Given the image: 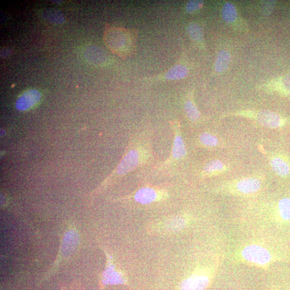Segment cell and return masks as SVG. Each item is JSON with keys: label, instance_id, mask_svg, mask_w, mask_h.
<instances>
[{"label": "cell", "instance_id": "cell-1", "mask_svg": "<svg viewBox=\"0 0 290 290\" xmlns=\"http://www.w3.org/2000/svg\"><path fill=\"white\" fill-rule=\"evenodd\" d=\"M104 40L111 52L122 58H126L134 52L136 46V32L125 28L106 26Z\"/></svg>", "mask_w": 290, "mask_h": 290}, {"label": "cell", "instance_id": "cell-2", "mask_svg": "<svg viewBox=\"0 0 290 290\" xmlns=\"http://www.w3.org/2000/svg\"><path fill=\"white\" fill-rule=\"evenodd\" d=\"M148 156V152L144 148L132 147L122 158L116 172L120 176H125L146 162Z\"/></svg>", "mask_w": 290, "mask_h": 290}, {"label": "cell", "instance_id": "cell-3", "mask_svg": "<svg viewBox=\"0 0 290 290\" xmlns=\"http://www.w3.org/2000/svg\"><path fill=\"white\" fill-rule=\"evenodd\" d=\"M214 276V270L208 268H201L181 282L180 290H206L211 284Z\"/></svg>", "mask_w": 290, "mask_h": 290}, {"label": "cell", "instance_id": "cell-4", "mask_svg": "<svg viewBox=\"0 0 290 290\" xmlns=\"http://www.w3.org/2000/svg\"><path fill=\"white\" fill-rule=\"evenodd\" d=\"M242 257L245 262L261 268L269 266L272 260L269 250L258 244L246 246L242 252Z\"/></svg>", "mask_w": 290, "mask_h": 290}, {"label": "cell", "instance_id": "cell-5", "mask_svg": "<svg viewBox=\"0 0 290 290\" xmlns=\"http://www.w3.org/2000/svg\"><path fill=\"white\" fill-rule=\"evenodd\" d=\"M261 188L260 181L254 178H246L226 185L224 192L241 196H249L258 192Z\"/></svg>", "mask_w": 290, "mask_h": 290}, {"label": "cell", "instance_id": "cell-6", "mask_svg": "<svg viewBox=\"0 0 290 290\" xmlns=\"http://www.w3.org/2000/svg\"><path fill=\"white\" fill-rule=\"evenodd\" d=\"M41 96L40 92L38 90H28L18 98L16 101V107L20 111L30 110L39 102Z\"/></svg>", "mask_w": 290, "mask_h": 290}, {"label": "cell", "instance_id": "cell-7", "mask_svg": "<svg viewBox=\"0 0 290 290\" xmlns=\"http://www.w3.org/2000/svg\"><path fill=\"white\" fill-rule=\"evenodd\" d=\"M172 127L175 132V137L172 145V158L175 160L182 158L186 154V149L180 134V126L178 122H174Z\"/></svg>", "mask_w": 290, "mask_h": 290}, {"label": "cell", "instance_id": "cell-8", "mask_svg": "<svg viewBox=\"0 0 290 290\" xmlns=\"http://www.w3.org/2000/svg\"><path fill=\"white\" fill-rule=\"evenodd\" d=\"M256 118L260 125L272 128H280L284 126V122L279 114L268 110L258 112Z\"/></svg>", "mask_w": 290, "mask_h": 290}, {"label": "cell", "instance_id": "cell-9", "mask_svg": "<svg viewBox=\"0 0 290 290\" xmlns=\"http://www.w3.org/2000/svg\"><path fill=\"white\" fill-rule=\"evenodd\" d=\"M135 200L142 204H149L162 198V192L154 188H144L138 192L134 196Z\"/></svg>", "mask_w": 290, "mask_h": 290}, {"label": "cell", "instance_id": "cell-10", "mask_svg": "<svg viewBox=\"0 0 290 290\" xmlns=\"http://www.w3.org/2000/svg\"><path fill=\"white\" fill-rule=\"evenodd\" d=\"M227 170V166L219 160H212L207 162L203 168L202 175L204 177H211L219 175Z\"/></svg>", "mask_w": 290, "mask_h": 290}, {"label": "cell", "instance_id": "cell-11", "mask_svg": "<svg viewBox=\"0 0 290 290\" xmlns=\"http://www.w3.org/2000/svg\"><path fill=\"white\" fill-rule=\"evenodd\" d=\"M272 170L280 176H286L290 172V166L284 158L280 157L273 158L270 161Z\"/></svg>", "mask_w": 290, "mask_h": 290}, {"label": "cell", "instance_id": "cell-12", "mask_svg": "<svg viewBox=\"0 0 290 290\" xmlns=\"http://www.w3.org/2000/svg\"><path fill=\"white\" fill-rule=\"evenodd\" d=\"M222 16L226 23L234 22L237 18V11L234 5L230 2L224 4L222 10Z\"/></svg>", "mask_w": 290, "mask_h": 290}, {"label": "cell", "instance_id": "cell-13", "mask_svg": "<svg viewBox=\"0 0 290 290\" xmlns=\"http://www.w3.org/2000/svg\"><path fill=\"white\" fill-rule=\"evenodd\" d=\"M230 60V54L226 50H222L218 55L215 63V70L218 72L226 70L229 64Z\"/></svg>", "mask_w": 290, "mask_h": 290}, {"label": "cell", "instance_id": "cell-14", "mask_svg": "<svg viewBox=\"0 0 290 290\" xmlns=\"http://www.w3.org/2000/svg\"><path fill=\"white\" fill-rule=\"evenodd\" d=\"M199 140L201 144L208 148H216L219 144L217 138L209 133H203L200 136Z\"/></svg>", "mask_w": 290, "mask_h": 290}, {"label": "cell", "instance_id": "cell-15", "mask_svg": "<svg viewBox=\"0 0 290 290\" xmlns=\"http://www.w3.org/2000/svg\"><path fill=\"white\" fill-rule=\"evenodd\" d=\"M185 111L188 118L193 122H198L200 118V114L198 108L192 102L188 100L184 106Z\"/></svg>", "mask_w": 290, "mask_h": 290}, {"label": "cell", "instance_id": "cell-16", "mask_svg": "<svg viewBox=\"0 0 290 290\" xmlns=\"http://www.w3.org/2000/svg\"><path fill=\"white\" fill-rule=\"evenodd\" d=\"M278 209L282 218L286 221L290 220V199H282L278 203Z\"/></svg>", "mask_w": 290, "mask_h": 290}, {"label": "cell", "instance_id": "cell-17", "mask_svg": "<svg viewBox=\"0 0 290 290\" xmlns=\"http://www.w3.org/2000/svg\"><path fill=\"white\" fill-rule=\"evenodd\" d=\"M188 74V70L184 66H177L172 69L169 72L168 76L170 78H181L186 76Z\"/></svg>", "mask_w": 290, "mask_h": 290}, {"label": "cell", "instance_id": "cell-18", "mask_svg": "<svg viewBox=\"0 0 290 290\" xmlns=\"http://www.w3.org/2000/svg\"><path fill=\"white\" fill-rule=\"evenodd\" d=\"M274 4L275 2L274 1L264 2L262 5V8H261L264 16H269L274 10Z\"/></svg>", "mask_w": 290, "mask_h": 290}, {"label": "cell", "instance_id": "cell-19", "mask_svg": "<svg viewBox=\"0 0 290 290\" xmlns=\"http://www.w3.org/2000/svg\"><path fill=\"white\" fill-rule=\"evenodd\" d=\"M192 38L194 40H200L202 38L201 29L198 25L192 24L188 28Z\"/></svg>", "mask_w": 290, "mask_h": 290}, {"label": "cell", "instance_id": "cell-20", "mask_svg": "<svg viewBox=\"0 0 290 290\" xmlns=\"http://www.w3.org/2000/svg\"><path fill=\"white\" fill-rule=\"evenodd\" d=\"M202 4V2L192 1L188 2L186 6V10L188 12H192L195 10H199Z\"/></svg>", "mask_w": 290, "mask_h": 290}, {"label": "cell", "instance_id": "cell-21", "mask_svg": "<svg viewBox=\"0 0 290 290\" xmlns=\"http://www.w3.org/2000/svg\"><path fill=\"white\" fill-rule=\"evenodd\" d=\"M284 84L288 87L290 86V76H287L285 79Z\"/></svg>", "mask_w": 290, "mask_h": 290}, {"label": "cell", "instance_id": "cell-22", "mask_svg": "<svg viewBox=\"0 0 290 290\" xmlns=\"http://www.w3.org/2000/svg\"></svg>", "mask_w": 290, "mask_h": 290}]
</instances>
